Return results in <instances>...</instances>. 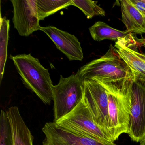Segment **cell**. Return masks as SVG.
<instances>
[{
  "instance_id": "cell-1",
  "label": "cell",
  "mask_w": 145,
  "mask_h": 145,
  "mask_svg": "<svg viewBox=\"0 0 145 145\" xmlns=\"http://www.w3.org/2000/svg\"><path fill=\"white\" fill-rule=\"evenodd\" d=\"M76 74L83 80L97 81L110 93L130 92L135 80L131 69L112 44L106 54L83 66Z\"/></svg>"
},
{
  "instance_id": "cell-2",
  "label": "cell",
  "mask_w": 145,
  "mask_h": 145,
  "mask_svg": "<svg viewBox=\"0 0 145 145\" xmlns=\"http://www.w3.org/2000/svg\"><path fill=\"white\" fill-rule=\"evenodd\" d=\"M11 59L25 86L34 92L46 104L53 101L52 81L49 69L31 54L11 56Z\"/></svg>"
},
{
  "instance_id": "cell-3",
  "label": "cell",
  "mask_w": 145,
  "mask_h": 145,
  "mask_svg": "<svg viewBox=\"0 0 145 145\" xmlns=\"http://www.w3.org/2000/svg\"><path fill=\"white\" fill-rule=\"evenodd\" d=\"M83 82L77 74L67 78L61 75L58 84L53 85L54 122L68 114L82 101Z\"/></svg>"
},
{
  "instance_id": "cell-4",
  "label": "cell",
  "mask_w": 145,
  "mask_h": 145,
  "mask_svg": "<svg viewBox=\"0 0 145 145\" xmlns=\"http://www.w3.org/2000/svg\"><path fill=\"white\" fill-rule=\"evenodd\" d=\"M108 131L113 142L123 133H127L131 111V92H108Z\"/></svg>"
},
{
  "instance_id": "cell-5",
  "label": "cell",
  "mask_w": 145,
  "mask_h": 145,
  "mask_svg": "<svg viewBox=\"0 0 145 145\" xmlns=\"http://www.w3.org/2000/svg\"><path fill=\"white\" fill-rule=\"evenodd\" d=\"M83 81L82 100L97 124L111 137L108 131L109 115L107 91L97 81L91 80Z\"/></svg>"
},
{
  "instance_id": "cell-6",
  "label": "cell",
  "mask_w": 145,
  "mask_h": 145,
  "mask_svg": "<svg viewBox=\"0 0 145 145\" xmlns=\"http://www.w3.org/2000/svg\"><path fill=\"white\" fill-rule=\"evenodd\" d=\"M55 122L80 134L101 140L113 142L111 137L95 122L83 100L72 112Z\"/></svg>"
},
{
  "instance_id": "cell-7",
  "label": "cell",
  "mask_w": 145,
  "mask_h": 145,
  "mask_svg": "<svg viewBox=\"0 0 145 145\" xmlns=\"http://www.w3.org/2000/svg\"><path fill=\"white\" fill-rule=\"evenodd\" d=\"M127 134L133 141L145 139V80H134L131 91V111Z\"/></svg>"
},
{
  "instance_id": "cell-8",
  "label": "cell",
  "mask_w": 145,
  "mask_h": 145,
  "mask_svg": "<svg viewBox=\"0 0 145 145\" xmlns=\"http://www.w3.org/2000/svg\"><path fill=\"white\" fill-rule=\"evenodd\" d=\"M42 131L46 136L43 145H117L80 134L55 122L46 123Z\"/></svg>"
},
{
  "instance_id": "cell-9",
  "label": "cell",
  "mask_w": 145,
  "mask_h": 145,
  "mask_svg": "<svg viewBox=\"0 0 145 145\" xmlns=\"http://www.w3.org/2000/svg\"><path fill=\"white\" fill-rule=\"evenodd\" d=\"M13 8L12 22L19 35L28 36L40 30L37 0H11Z\"/></svg>"
},
{
  "instance_id": "cell-10",
  "label": "cell",
  "mask_w": 145,
  "mask_h": 145,
  "mask_svg": "<svg viewBox=\"0 0 145 145\" xmlns=\"http://www.w3.org/2000/svg\"><path fill=\"white\" fill-rule=\"evenodd\" d=\"M41 31L45 33L69 61H81L84 54L80 42L77 37L68 32L53 26L41 27Z\"/></svg>"
},
{
  "instance_id": "cell-11",
  "label": "cell",
  "mask_w": 145,
  "mask_h": 145,
  "mask_svg": "<svg viewBox=\"0 0 145 145\" xmlns=\"http://www.w3.org/2000/svg\"><path fill=\"white\" fill-rule=\"evenodd\" d=\"M133 36L119 40L114 47L120 56L129 66L135 77L134 80H145V55L131 47Z\"/></svg>"
},
{
  "instance_id": "cell-12",
  "label": "cell",
  "mask_w": 145,
  "mask_h": 145,
  "mask_svg": "<svg viewBox=\"0 0 145 145\" xmlns=\"http://www.w3.org/2000/svg\"><path fill=\"white\" fill-rule=\"evenodd\" d=\"M7 112L11 125L13 145H33V137L23 119L18 107H11Z\"/></svg>"
},
{
  "instance_id": "cell-13",
  "label": "cell",
  "mask_w": 145,
  "mask_h": 145,
  "mask_svg": "<svg viewBox=\"0 0 145 145\" xmlns=\"http://www.w3.org/2000/svg\"><path fill=\"white\" fill-rule=\"evenodd\" d=\"M122 21L127 32L142 34L145 33V17L132 5L129 0L120 1Z\"/></svg>"
},
{
  "instance_id": "cell-14",
  "label": "cell",
  "mask_w": 145,
  "mask_h": 145,
  "mask_svg": "<svg viewBox=\"0 0 145 145\" xmlns=\"http://www.w3.org/2000/svg\"><path fill=\"white\" fill-rule=\"evenodd\" d=\"M92 39L96 41L104 40L117 41L121 39L129 38L132 34L127 31H121L108 26L103 22L98 21L89 28Z\"/></svg>"
},
{
  "instance_id": "cell-15",
  "label": "cell",
  "mask_w": 145,
  "mask_h": 145,
  "mask_svg": "<svg viewBox=\"0 0 145 145\" xmlns=\"http://www.w3.org/2000/svg\"><path fill=\"white\" fill-rule=\"evenodd\" d=\"M72 0H37V11L40 21L57 12L72 5Z\"/></svg>"
},
{
  "instance_id": "cell-16",
  "label": "cell",
  "mask_w": 145,
  "mask_h": 145,
  "mask_svg": "<svg viewBox=\"0 0 145 145\" xmlns=\"http://www.w3.org/2000/svg\"><path fill=\"white\" fill-rule=\"evenodd\" d=\"M10 20L1 16L0 31V82L1 83L5 72L7 57V46L9 38Z\"/></svg>"
},
{
  "instance_id": "cell-17",
  "label": "cell",
  "mask_w": 145,
  "mask_h": 145,
  "mask_svg": "<svg viewBox=\"0 0 145 145\" xmlns=\"http://www.w3.org/2000/svg\"><path fill=\"white\" fill-rule=\"evenodd\" d=\"M97 1L90 0H72V5L76 7L83 12L88 19L95 16H105V11L97 4Z\"/></svg>"
},
{
  "instance_id": "cell-18",
  "label": "cell",
  "mask_w": 145,
  "mask_h": 145,
  "mask_svg": "<svg viewBox=\"0 0 145 145\" xmlns=\"http://www.w3.org/2000/svg\"><path fill=\"white\" fill-rule=\"evenodd\" d=\"M0 145H13L11 125L7 112L1 110L0 116Z\"/></svg>"
},
{
  "instance_id": "cell-19",
  "label": "cell",
  "mask_w": 145,
  "mask_h": 145,
  "mask_svg": "<svg viewBox=\"0 0 145 145\" xmlns=\"http://www.w3.org/2000/svg\"><path fill=\"white\" fill-rule=\"evenodd\" d=\"M129 1L145 17V2L144 0H129Z\"/></svg>"
},
{
  "instance_id": "cell-20",
  "label": "cell",
  "mask_w": 145,
  "mask_h": 145,
  "mask_svg": "<svg viewBox=\"0 0 145 145\" xmlns=\"http://www.w3.org/2000/svg\"><path fill=\"white\" fill-rule=\"evenodd\" d=\"M137 40L143 46L145 47V39H138Z\"/></svg>"
},
{
  "instance_id": "cell-21",
  "label": "cell",
  "mask_w": 145,
  "mask_h": 145,
  "mask_svg": "<svg viewBox=\"0 0 145 145\" xmlns=\"http://www.w3.org/2000/svg\"><path fill=\"white\" fill-rule=\"evenodd\" d=\"M140 143V145H145V139Z\"/></svg>"
},
{
  "instance_id": "cell-22",
  "label": "cell",
  "mask_w": 145,
  "mask_h": 145,
  "mask_svg": "<svg viewBox=\"0 0 145 145\" xmlns=\"http://www.w3.org/2000/svg\"><path fill=\"white\" fill-rule=\"evenodd\" d=\"M144 1H145V0H144Z\"/></svg>"
}]
</instances>
